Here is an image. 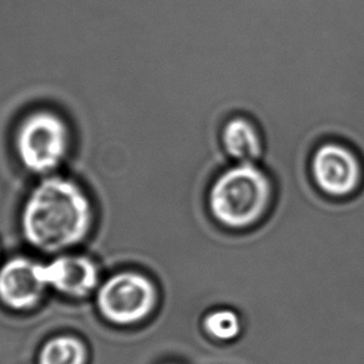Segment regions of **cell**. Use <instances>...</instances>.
<instances>
[{"instance_id": "cell-4", "label": "cell", "mask_w": 364, "mask_h": 364, "mask_svg": "<svg viewBox=\"0 0 364 364\" xmlns=\"http://www.w3.org/2000/svg\"><path fill=\"white\" fill-rule=\"evenodd\" d=\"M156 289L151 279L136 272L117 273L97 291V309L102 317L117 326H132L146 318L156 306Z\"/></svg>"}, {"instance_id": "cell-2", "label": "cell", "mask_w": 364, "mask_h": 364, "mask_svg": "<svg viewBox=\"0 0 364 364\" xmlns=\"http://www.w3.org/2000/svg\"><path fill=\"white\" fill-rule=\"evenodd\" d=\"M73 146V132L60 112L36 107L18 120L13 130V150L26 171L49 175L64 164Z\"/></svg>"}, {"instance_id": "cell-7", "label": "cell", "mask_w": 364, "mask_h": 364, "mask_svg": "<svg viewBox=\"0 0 364 364\" xmlns=\"http://www.w3.org/2000/svg\"><path fill=\"white\" fill-rule=\"evenodd\" d=\"M46 286L68 297L80 299L91 294L99 282V271L90 258L84 256H59L43 264Z\"/></svg>"}, {"instance_id": "cell-8", "label": "cell", "mask_w": 364, "mask_h": 364, "mask_svg": "<svg viewBox=\"0 0 364 364\" xmlns=\"http://www.w3.org/2000/svg\"><path fill=\"white\" fill-rule=\"evenodd\" d=\"M223 144L228 154L243 164H251L261 152L257 132L243 119L228 122L223 130Z\"/></svg>"}, {"instance_id": "cell-6", "label": "cell", "mask_w": 364, "mask_h": 364, "mask_svg": "<svg viewBox=\"0 0 364 364\" xmlns=\"http://www.w3.org/2000/svg\"><path fill=\"white\" fill-rule=\"evenodd\" d=\"M312 170L319 188L331 196H346L358 183L357 159L341 145L328 144L319 147L314 157Z\"/></svg>"}, {"instance_id": "cell-3", "label": "cell", "mask_w": 364, "mask_h": 364, "mask_svg": "<svg viewBox=\"0 0 364 364\" xmlns=\"http://www.w3.org/2000/svg\"><path fill=\"white\" fill-rule=\"evenodd\" d=\"M269 195L266 175L252 164H242L218 177L210 193V208L225 226L247 228L264 213Z\"/></svg>"}, {"instance_id": "cell-1", "label": "cell", "mask_w": 364, "mask_h": 364, "mask_svg": "<svg viewBox=\"0 0 364 364\" xmlns=\"http://www.w3.org/2000/svg\"><path fill=\"white\" fill-rule=\"evenodd\" d=\"M92 225V206L77 182L63 176L43 178L31 190L21 213L26 241L44 252L80 243Z\"/></svg>"}, {"instance_id": "cell-10", "label": "cell", "mask_w": 364, "mask_h": 364, "mask_svg": "<svg viewBox=\"0 0 364 364\" xmlns=\"http://www.w3.org/2000/svg\"><path fill=\"white\" fill-rule=\"evenodd\" d=\"M203 327L213 338L230 341L237 337L241 331V322L233 311L218 309L208 314L203 321Z\"/></svg>"}, {"instance_id": "cell-9", "label": "cell", "mask_w": 364, "mask_h": 364, "mask_svg": "<svg viewBox=\"0 0 364 364\" xmlns=\"http://www.w3.org/2000/svg\"><path fill=\"white\" fill-rule=\"evenodd\" d=\"M85 344L73 336L49 339L39 352V364H85Z\"/></svg>"}, {"instance_id": "cell-5", "label": "cell", "mask_w": 364, "mask_h": 364, "mask_svg": "<svg viewBox=\"0 0 364 364\" xmlns=\"http://www.w3.org/2000/svg\"><path fill=\"white\" fill-rule=\"evenodd\" d=\"M46 287L43 264L29 258H11L0 268V301L9 309H33Z\"/></svg>"}]
</instances>
